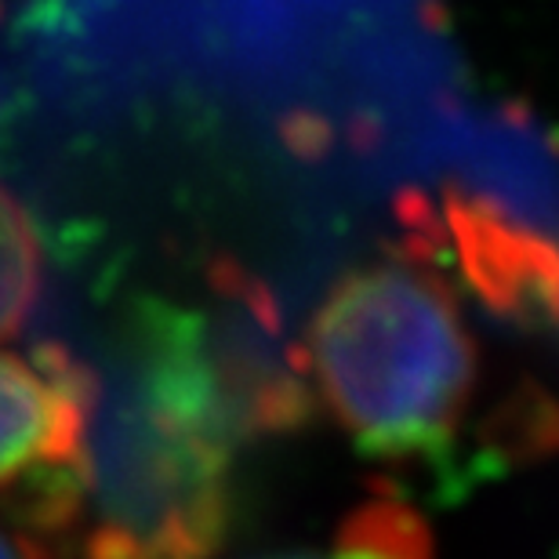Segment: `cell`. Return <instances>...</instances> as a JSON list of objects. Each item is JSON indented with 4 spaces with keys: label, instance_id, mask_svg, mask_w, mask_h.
Listing matches in <instances>:
<instances>
[{
    "label": "cell",
    "instance_id": "1",
    "mask_svg": "<svg viewBox=\"0 0 559 559\" xmlns=\"http://www.w3.org/2000/svg\"><path fill=\"white\" fill-rule=\"evenodd\" d=\"M81 559H215L229 538L243 432L200 309L142 301L103 367H87Z\"/></svg>",
    "mask_w": 559,
    "mask_h": 559
},
{
    "label": "cell",
    "instance_id": "2",
    "mask_svg": "<svg viewBox=\"0 0 559 559\" xmlns=\"http://www.w3.org/2000/svg\"><path fill=\"white\" fill-rule=\"evenodd\" d=\"M306 356L320 404L382 462L451 451L484 378L457 295L418 259L338 280L309 323Z\"/></svg>",
    "mask_w": 559,
    "mask_h": 559
},
{
    "label": "cell",
    "instance_id": "3",
    "mask_svg": "<svg viewBox=\"0 0 559 559\" xmlns=\"http://www.w3.org/2000/svg\"><path fill=\"white\" fill-rule=\"evenodd\" d=\"M87 396V364L66 345L0 353V512L48 559L70 545Z\"/></svg>",
    "mask_w": 559,
    "mask_h": 559
},
{
    "label": "cell",
    "instance_id": "4",
    "mask_svg": "<svg viewBox=\"0 0 559 559\" xmlns=\"http://www.w3.org/2000/svg\"><path fill=\"white\" fill-rule=\"evenodd\" d=\"M262 559H436L425 516L396 495H378L356 506L323 549L273 552Z\"/></svg>",
    "mask_w": 559,
    "mask_h": 559
},
{
    "label": "cell",
    "instance_id": "5",
    "mask_svg": "<svg viewBox=\"0 0 559 559\" xmlns=\"http://www.w3.org/2000/svg\"><path fill=\"white\" fill-rule=\"evenodd\" d=\"M44 290L40 233L19 197L0 182V338L19 334Z\"/></svg>",
    "mask_w": 559,
    "mask_h": 559
},
{
    "label": "cell",
    "instance_id": "6",
    "mask_svg": "<svg viewBox=\"0 0 559 559\" xmlns=\"http://www.w3.org/2000/svg\"><path fill=\"white\" fill-rule=\"evenodd\" d=\"M0 559H48L29 538H22L19 531L0 527Z\"/></svg>",
    "mask_w": 559,
    "mask_h": 559
},
{
    "label": "cell",
    "instance_id": "7",
    "mask_svg": "<svg viewBox=\"0 0 559 559\" xmlns=\"http://www.w3.org/2000/svg\"><path fill=\"white\" fill-rule=\"evenodd\" d=\"M552 328H559V320H556V323H552Z\"/></svg>",
    "mask_w": 559,
    "mask_h": 559
}]
</instances>
